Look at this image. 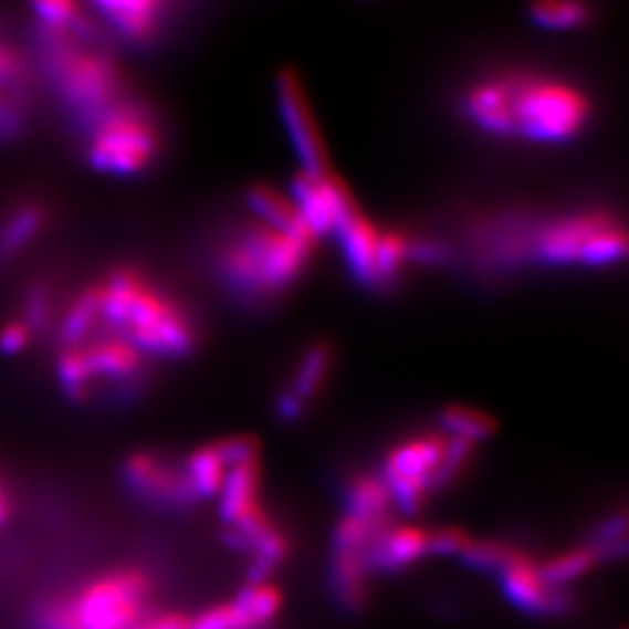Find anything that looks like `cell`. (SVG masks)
<instances>
[{"label": "cell", "mask_w": 629, "mask_h": 629, "mask_svg": "<svg viewBox=\"0 0 629 629\" xmlns=\"http://www.w3.org/2000/svg\"><path fill=\"white\" fill-rule=\"evenodd\" d=\"M234 604L243 611L251 628L268 626L282 609V595L270 583H251L237 595Z\"/></svg>", "instance_id": "7402d4cb"}, {"label": "cell", "mask_w": 629, "mask_h": 629, "mask_svg": "<svg viewBox=\"0 0 629 629\" xmlns=\"http://www.w3.org/2000/svg\"><path fill=\"white\" fill-rule=\"evenodd\" d=\"M367 554L334 551L333 585L338 601L348 609H359L367 599Z\"/></svg>", "instance_id": "ffe728a7"}, {"label": "cell", "mask_w": 629, "mask_h": 629, "mask_svg": "<svg viewBox=\"0 0 629 629\" xmlns=\"http://www.w3.org/2000/svg\"><path fill=\"white\" fill-rule=\"evenodd\" d=\"M31 92V65L25 53L0 35V143H11L23 135Z\"/></svg>", "instance_id": "30bf717a"}, {"label": "cell", "mask_w": 629, "mask_h": 629, "mask_svg": "<svg viewBox=\"0 0 629 629\" xmlns=\"http://www.w3.org/2000/svg\"><path fill=\"white\" fill-rule=\"evenodd\" d=\"M181 466L196 500L219 497L220 489L224 485V479L231 469V464L227 463V459L220 452L219 442L193 450Z\"/></svg>", "instance_id": "d6986e66"}, {"label": "cell", "mask_w": 629, "mask_h": 629, "mask_svg": "<svg viewBox=\"0 0 629 629\" xmlns=\"http://www.w3.org/2000/svg\"><path fill=\"white\" fill-rule=\"evenodd\" d=\"M512 554H514V548H510L507 544L493 542V539H471L461 556L471 568L500 575L501 568L510 560Z\"/></svg>", "instance_id": "4316f807"}, {"label": "cell", "mask_w": 629, "mask_h": 629, "mask_svg": "<svg viewBox=\"0 0 629 629\" xmlns=\"http://www.w3.org/2000/svg\"><path fill=\"white\" fill-rule=\"evenodd\" d=\"M98 328L137 348L145 359L174 360L192 355L198 326L190 310L141 271L120 268L94 283Z\"/></svg>", "instance_id": "7a4b0ae2"}, {"label": "cell", "mask_w": 629, "mask_h": 629, "mask_svg": "<svg viewBox=\"0 0 629 629\" xmlns=\"http://www.w3.org/2000/svg\"><path fill=\"white\" fill-rule=\"evenodd\" d=\"M280 103L282 113L290 129L292 143L296 145L297 154L304 166V174L310 176H324L328 174L326 154L322 147L321 135L308 113V106L302 98V91L294 77L287 76L280 80Z\"/></svg>", "instance_id": "5bb4252c"}, {"label": "cell", "mask_w": 629, "mask_h": 629, "mask_svg": "<svg viewBox=\"0 0 629 629\" xmlns=\"http://www.w3.org/2000/svg\"><path fill=\"white\" fill-rule=\"evenodd\" d=\"M348 514L371 524H387V512L394 503L384 479L377 475H359L347 489Z\"/></svg>", "instance_id": "44dd1931"}, {"label": "cell", "mask_w": 629, "mask_h": 629, "mask_svg": "<svg viewBox=\"0 0 629 629\" xmlns=\"http://www.w3.org/2000/svg\"><path fill=\"white\" fill-rule=\"evenodd\" d=\"M86 161L115 178H135L154 166L161 151V129L154 111L139 98L125 96L88 123Z\"/></svg>", "instance_id": "52a82bcc"}, {"label": "cell", "mask_w": 629, "mask_h": 629, "mask_svg": "<svg viewBox=\"0 0 629 629\" xmlns=\"http://www.w3.org/2000/svg\"><path fill=\"white\" fill-rule=\"evenodd\" d=\"M94 19L106 25L130 45H147L151 43L161 27L166 25L169 4L154 0H125V2H94L91 4Z\"/></svg>", "instance_id": "4fadbf2b"}, {"label": "cell", "mask_w": 629, "mask_h": 629, "mask_svg": "<svg viewBox=\"0 0 629 629\" xmlns=\"http://www.w3.org/2000/svg\"><path fill=\"white\" fill-rule=\"evenodd\" d=\"M595 563H599V556L591 546H585V548H575V551L558 554L539 568H542V575L546 578V583L554 589H560L566 583L577 580L585 573H589Z\"/></svg>", "instance_id": "d4e9b609"}, {"label": "cell", "mask_w": 629, "mask_h": 629, "mask_svg": "<svg viewBox=\"0 0 629 629\" xmlns=\"http://www.w3.org/2000/svg\"><path fill=\"white\" fill-rule=\"evenodd\" d=\"M500 577L507 599L527 614L558 616L570 607L568 595L563 589L551 587L542 575V568L526 554L514 551L501 568Z\"/></svg>", "instance_id": "7c38bea8"}, {"label": "cell", "mask_w": 629, "mask_h": 629, "mask_svg": "<svg viewBox=\"0 0 629 629\" xmlns=\"http://www.w3.org/2000/svg\"><path fill=\"white\" fill-rule=\"evenodd\" d=\"M154 583L135 566L104 570L39 605L38 629H137L151 616Z\"/></svg>", "instance_id": "8992f818"}, {"label": "cell", "mask_w": 629, "mask_h": 629, "mask_svg": "<svg viewBox=\"0 0 629 629\" xmlns=\"http://www.w3.org/2000/svg\"><path fill=\"white\" fill-rule=\"evenodd\" d=\"M469 127L495 141L565 147L589 129V94L544 72H501L471 82L461 96Z\"/></svg>", "instance_id": "6da1fadb"}, {"label": "cell", "mask_w": 629, "mask_h": 629, "mask_svg": "<svg viewBox=\"0 0 629 629\" xmlns=\"http://www.w3.org/2000/svg\"><path fill=\"white\" fill-rule=\"evenodd\" d=\"M616 546H619L621 553H626V515H619L616 520H609L601 532L599 538L595 539L591 548L597 556H614Z\"/></svg>", "instance_id": "f546056e"}, {"label": "cell", "mask_w": 629, "mask_h": 629, "mask_svg": "<svg viewBox=\"0 0 629 629\" xmlns=\"http://www.w3.org/2000/svg\"><path fill=\"white\" fill-rule=\"evenodd\" d=\"M50 318H52V294L48 285L45 283L29 285L21 304V316L17 321L21 322L35 338L50 324Z\"/></svg>", "instance_id": "484cf974"}, {"label": "cell", "mask_w": 629, "mask_h": 629, "mask_svg": "<svg viewBox=\"0 0 629 629\" xmlns=\"http://www.w3.org/2000/svg\"><path fill=\"white\" fill-rule=\"evenodd\" d=\"M497 263H536L554 270H605L628 253V234L599 210L563 212L534 224H507L488 244Z\"/></svg>", "instance_id": "277c9868"}, {"label": "cell", "mask_w": 629, "mask_h": 629, "mask_svg": "<svg viewBox=\"0 0 629 629\" xmlns=\"http://www.w3.org/2000/svg\"><path fill=\"white\" fill-rule=\"evenodd\" d=\"M123 475L125 483L145 500L164 505H190L198 501L193 497L184 466L174 464L155 452L139 450L127 457L123 464Z\"/></svg>", "instance_id": "8fae6325"}, {"label": "cell", "mask_w": 629, "mask_h": 629, "mask_svg": "<svg viewBox=\"0 0 629 629\" xmlns=\"http://www.w3.org/2000/svg\"><path fill=\"white\" fill-rule=\"evenodd\" d=\"M318 239L253 217L217 251V273L227 290L249 302L282 296L308 270Z\"/></svg>", "instance_id": "5b68a950"}, {"label": "cell", "mask_w": 629, "mask_h": 629, "mask_svg": "<svg viewBox=\"0 0 629 629\" xmlns=\"http://www.w3.org/2000/svg\"><path fill=\"white\" fill-rule=\"evenodd\" d=\"M447 450L449 437L444 432L406 438L389 450L381 479L399 510L416 514L426 495L440 488V471Z\"/></svg>", "instance_id": "9c48e42d"}, {"label": "cell", "mask_w": 629, "mask_h": 629, "mask_svg": "<svg viewBox=\"0 0 629 629\" xmlns=\"http://www.w3.org/2000/svg\"><path fill=\"white\" fill-rule=\"evenodd\" d=\"M137 629H190V617L178 611L149 616Z\"/></svg>", "instance_id": "1f68e13d"}, {"label": "cell", "mask_w": 629, "mask_h": 629, "mask_svg": "<svg viewBox=\"0 0 629 629\" xmlns=\"http://www.w3.org/2000/svg\"><path fill=\"white\" fill-rule=\"evenodd\" d=\"M48 222L50 214L39 202L17 206L0 220V271L21 258L31 244L38 243Z\"/></svg>", "instance_id": "e0dca14e"}, {"label": "cell", "mask_w": 629, "mask_h": 629, "mask_svg": "<svg viewBox=\"0 0 629 629\" xmlns=\"http://www.w3.org/2000/svg\"><path fill=\"white\" fill-rule=\"evenodd\" d=\"M33 343V334L19 321L7 322L0 326V353L7 357L21 355Z\"/></svg>", "instance_id": "4dcf8cb0"}, {"label": "cell", "mask_w": 629, "mask_h": 629, "mask_svg": "<svg viewBox=\"0 0 629 629\" xmlns=\"http://www.w3.org/2000/svg\"><path fill=\"white\" fill-rule=\"evenodd\" d=\"M471 538L459 527H440L437 532L428 534V554H463Z\"/></svg>", "instance_id": "f1b7e54d"}, {"label": "cell", "mask_w": 629, "mask_h": 629, "mask_svg": "<svg viewBox=\"0 0 629 629\" xmlns=\"http://www.w3.org/2000/svg\"><path fill=\"white\" fill-rule=\"evenodd\" d=\"M440 426L444 434L459 438L471 444H479L488 440L495 432V422L483 411L473 408H447L440 416Z\"/></svg>", "instance_id": "603a6c76"}, {"label": "cell", "mask_w": 629, "mask_h": 629, "mask_svg": "<svg viewBox=\"0 0 629 629\" xmlns=\"http://www.w3.org/2000/svg\"><path fill=\"white\" fill-rule=\"evenodd\" d=\"M33 29L39 67L77 129L129 96L125 74L101 45L92 14L82 13L67 27L35 23Z\"/></svg>", "instance_id": "3957f363"}, {"label": "cell", "mask_w": 629, "mask_h": 629, "mask_svg": "<svg viewBox=\"0 0 629 629\" xmlns=\"http://www.w3.org/2000/svg\"><path fill=\"white\" fill-rule=\"evenodd\" d=\"M190 629H253L247 621L239 605L231 604L214 605L208 607L202 614L190 617Z\"/></svg>", "instance_id": "83f0119b"}, {"label": "cell", "mask_w": 629, "mask_h": 629, "mask_svg": "<svg viewBox=\"0 0 629 629\" xmlns=\"http://www.w3.org/2000/svg\"><path fill=\"white\" fill-rule=\"evenodd\" d=\"M333 367V353L326 345L306 348L294 369L290 386L277 398V411L283 420H296L302 416L310 399L316 398Z\"/></svg>", "instance_id": "9a60e30c"}, {"label": "cell", "mask_w": 629, "mask_h": 629, "mask_svg": "<svg viewBox=\"0 0 629 629\" xmlns=\"http://www.w3.org/2000/svg\"><path fill=\"white\" fill-rule=\"evenodd\" d=\"M530 19L544 31H575L591 19V13L580 2H538L530 9Z\"/></svg>", "instance_id": "cb8c5ba5"}, {"label": "cell", "mask_w": 629, "mask_h": 629, "mask_svg": "<svg viewBox=\"0 0 629 629\" xmlns=\"http://www.w3.org/2000/svg\"><path fill=\"white\" fill-rule=\"evenodd\" d=\"M11 510H13V503H11L9 489L4 488V483L0 481V527L11 520Z\"/></svg>", "instance_id": "d6a6232c"}, {"label": "cell", "mask_w": 629, "mask_h": 629, "mask_svg": "<svg viewBox=\"0 0 629 629\" xmlns=\"http://www.w3.org/2000/svg\"><path fill=\"white\" fill-rule=\"evenodd\" d=\"M149 360L118 336L94 333L76 347L60 348L57 386L74 403H86L96 391L129 394L141 389Z\"/></svg>", "instance_id": "ba28073f"}, {"label": "cell", "mask_w": 629, "mask_h": 629, "mask_svg": "<svg viewBox=\"0 0 629 629\" xmlns=\"http://www.w3.org/2000/svg\"><path fill=\"white\" fill-rule=\"evenodd\" d=\"M220 517L227 526H239L249 517L258 515L259 505V466L258 461L234 464L229 469L224 485L220 489Z\"/></svg>", "instance_id": "ac0fdd59"}, {"label": "cell", "mask_w": 629, "mask_h": 629, "mask_svg": "<svg viewBox=\"0 0 629 629\" xmlns=\"http://www.w3.org/2000/svg\"><path fill=\"white\" fill-rule=\"evenodd\" d=\"M428 554V532L418 526L386 527L369 551V568L401 570Z\"/></svg>", "instance_id": "2e32d148"}]
</instances>
